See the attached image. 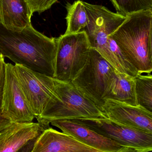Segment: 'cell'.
<instances>
[{
    "instance_id": "obj_4",
    "label": "cell",
    "mask_w": 152,
    "mask_h": 152,
    "mask_svg": "<svg viewBox=\"0 0 152 152\" xmlns=\"http://www.w3.org/2000/svg\"><path fill=\"white\" fill-rule=\"evenodd\" d=\"M13 69L36 119L60 102L56 79L15 64Z\"/></svg>"
},
{
    "instance_id": "obj_5",
    "label": "cell",
    "mask_w": 152,
    "mask_h": 152,
    "mask_svg": "<svg viewBox=\"0 0 152 152\" xmlns=\"http://www.w3.org/2000/svg\"><path fill=\"white\" fill-rule=\"evenodd\" d=\"M115 70L98 51L91 48L86 62L71 81L80 92L102 110Z\"/></svg>"
},
{
    "instance_id": "obj_23",
    "label": "cell",
    "mask_w": 152,
    "mask_h": 152,
    "mask_svg": "<svg viewBox=\"0 0 152 152\" xmlns=\"http://www.w3.org/2000/svg\"><path fill=\"white\" fill-rule=\"evenodd\" d=\"M0 22H1V13H0Z\"/></svg>"
},
{
    "instance_id": "obj_1",
    "label": "cell",
    "mask_w": 152,
    "mask_h": 152,
    "mask_svg": "<svg viewBox=\"0 0 152 152\" xmlns=\"http://www.w3.org/2000/svg\"><path fill=\"white\" fill-rule=\"evenodd\" d=\"M56 50V38L46 36L32 24L13 30L0 22V53L15 64L55 78Z\"/></svg>"
},
{
    "instance_id": "obj_6",
    "label": "cell",
    "mask_w": 152,
    "mask_h": 152,
    "mask_svg": "<svg viewBox=\"0 0 152 152\" xmlns=\"http://www.w3.org/2000/svg\"><path fill=\"white\" fill-rule=\"evenodd\" d=\"M57 44L55 78L72 81L86 64L91 46L85 30L61 35L56 38Z\"/></svg>"
},
{
    "instance_id": "obj_20",
    "label": "cell",
    "mask_w": 152,
    "mask_h": 152,
    "mask_svg": "<svg viewBox=\"0 0 152 152\" xmlns=\"http://www.w3.org/2000/svg\"><path fill=\"white\" fill-rule=\"evenodd\" d=\"M5 61L4 57L2 54L0 55V119L2 118L1 114V104L2 96L3 87L4 81V73H5Z\"/></svg>"
},
{
    "instance_id": "obj_9",
    "label": "cell",
    "mask_w": 152,
    "mask_h": 152,
    "mask_svg": "<svg viewBox=\"0 0 152 152\" xmlns=\"http://www.w3.org/2000/svg\"><path fill=\"white\" fill-rule=\"evenodd\" d=\"M14 65L5 63L1 104L2 117L12 122H31L34 119L20 84L15 75Z\"/></svg>"
},
{
    "instance_id": "obj_3",
    "label": "cell",
    "mask_w": 152,
    "mask_h": 152,
    "mask_svg": "<svg viewBox=\"0 0 152 152\" xmlns=\"http://www.w3.org/2000/svg\"><path fill=\"white\" fill-rule=\"evenodd\" d=\"M55 79L61 101L36 119L44 127L54 120L107 118L99 107L76 88L72 81Z\"/></svg>"
},
{
    "instance_id": "obj_8",
    "label": "cell",
    "mask_w": 152,
    "mask_h": 152,
    "mask_svg": "<svg viewBox=\"0 0 152 152\" xmlns=\"http://www.w3.org/2000/svg\"><path fill=\"white\" fill-rule=\"evenodd\" d=\"M73 120L118 143L126 148V152L152 151V132L123 125L108 118Z\"/></svg>"
},
{
    "instance_id": "obj_24",
    "label": "cell",
    "mask_w": 152,
    "mask_h": 152,
    "mask_svg": "<svg viewBox=\"0 0 152 152\" xmlns=\"http://www.w3.org/2000/svg\"><path fill=\"white\" fill-rule=\"evenodd\" d=\"M1 53H0V55H1Z\"/></svg>"
},
{
    "instance_id": "obj_19",
    "label": "cell",
    "mask_w": 152,
    "mask_h": 152,
    "mask_svg": "<svg viewBox=\"0 0 152 152\" xmlns=\"http://www.w3.org/2000/svg\"><path fill=\"white\" fill-rule=\"evenodd\" d=\"M58 0H26L32 14H39L50 9Z\"/></svg>"
},
{
    "instance_id": "obj_14",
    "label": "cell",
    "mask_w": 152,
    "mask_h": 152,
    "mask_svg": "<svg viewBox=\"0 0 152 152\" xmlns=\"http://www.w3.org/2000/svg\"><path fill=\"white\" fill-rule=\"evenodd\" d=\"M1 23L7 29L22 30L31 24L33 14L26 0H0Z\"/></svg>"
},
{
    "instance_id": "obj_12",
    "label": "cell",
    "mask_w": 152,
    "mask_h": 152,
    "mask_svg": "<svg viewBox=\"0 0 152 152\" xmlns=\"http://www.w3.org/2000/svg\"><path fill=\"white\" fill-rule=\"evenodd\" d=\"M50 124L99 152H126V148L118 143L75 120H54Z\"/></svg>"
},
{
    "instance_id": "obj_16",
    "label": "cell",
    "mask_w": 152,
    "mask_h": 152,
    "mask_svg": "<svg viewBox=\"0 0 152 152\" xmlns=\"http://www.w3.org/2000/svg\"><path fill=\"white\" fill-rule=\"evenodd\" d=\"M67 29L65 34H74L84 29L88 22V17L84 1L78 0L66 5Z\"/></svg>"
},
{
    "instance_id": "obj_17",
    "label": "cell",
    "mask_w": 152,
    "mask_h": 152,
    "mask_svg": "<svg viewBox=\"0 0 152 152\" xmlns=\"http://www.w3.org/2000/svg\"><path fill=\"white\" fill-rule=\"evenodd\" d=\"M136 80L138 104L152 112V75L140 74Z\"/></svg>"
},
{
    "instance_id": "obj_7",
    "label": "cell",
    "mask_w": 152,
    "mask_h": 152,
    "mask_svg": "<svg viewBox=\"0 0 152 152\" xmlns=\"http://www.w3.org/2000/svg\"><path fill=\"white\" fill-rule=\"evenodd\" d=\"M84 4L89 20L84 30L91 47L98 51L113 66V60L108 46L109 37L123 23L126 16L113 12L103 5L84 1Z\"/></svg>"
},
{
    "instance_id": "obj_13",
    "label": "cell",
    "mask_w": 152,
    "mask_h": 152,
    "mask_svg": "<svg viewBox=\"0 0 152 152\" xmlns=\"http://www.w3.org/2000/svg\"><path fill=\"white\" fill-rule=\"evenodd\" d=\"M31 152H99L65 132L52 128L44 129L36 139Z\"/></svg>"
},
{
    "instance_id": "obj_21",
    "label": "cell",
    "mask_w": 152,
    "mask_h": 152,
    "mask_svg": "<svg viewBox=\"0 0 152 152\" xmlns=\"http://www.w3.org/2000/svg\"><path fill=\"white\" fill-rule=\"evenodd\" d=\"M13 122H11L10 120H8L4 118L0 119V132L4 130L6 128L11 125Z\"/></svg>"
},
{
    "instance_id": "obj_15",
    "label": "cell",
    "mask_w": 152,
    "mask_h": 152,
    "mask_svg": "<svg viewBox=\"0 0 152 152\" xmlns=\"http://www.w3.org/2000/svg\"><path fill=\"white\" fill-rule=\"evenodd\" d=\"M108 99L138 105L136 77L115 70L114 76L106 90L105 100Z\"/></svg>"
},
{
    "instance_id": "obj_22",
    "label": "cell",
    "mask_w": 152,
    "mask_h": 152,
    "mask_svg": "<svg viewBox=\"0 0 152 152\" xmlns=\"http://www.w3.org/2000/svg\"><path fill=\"white\" fill-rule=\"evenodd\" d=\"M150 62L152 67V21L150 31Z\"/></svg>"
},
{
    "instance_id": "obj_10",
    "label": "cell",
    "mask_w": 152,
    "mask_h": 152,
    "mask_svg": "<svg viewBox=\"0 0 152 152\" xmlns=\"http://www.w3.org/2000/svg\"><path fill=\"white\" fill-rule=\"evenodd\" d=\"M102 110L113 121L152 132V112L141 105L108 99L104 101Z\"/></svg>"
},
{
    "instance_id": "obj_11",
    "label": "cell",
    "mask_w": 152,
    "mask_h": 152,
    "mask_svg": "<svg viewBox=\"0 0 152 152\" xmlns=\"http://www.w3.org/2000/svg\"><path fill=\"white\" fill-rule=\"evenodd\" d=\"M44 127L39 122H13L0 132V152L25 151L32 150L36 139Z\"/></svg>"
},
{
    "instance_id": "obj_18",
    "label": "cell",
    "mask_w": 152,
    "mask_h": 152,
    "mask_svg": "<svg viewBox=\"0 0 152 152\" xmlns=\"http://www.w3.org/2000/svg\"><path fill=\"white\" fill-rule=\"evenodd\" d=\"M117 12L125 16L142 11H152V0H110Z\"/></svg>"
},
{
    "instance_id": "obj_2",
    "label": "cell",
    "mask_w": 152,
    "mask_h": 152,
    "mask_svg": "<svg viewBox=\"0 0 152 152\" xmlns=\"http://www.w3.org/2000/svg\"><path fill=\"white\" fill-rule=\"evenodd\" d=\"M152 11H142L126 16L110 35L126 59L139 74L152 72L150 62V31Z\"/></svg>"
}]
</instances>
